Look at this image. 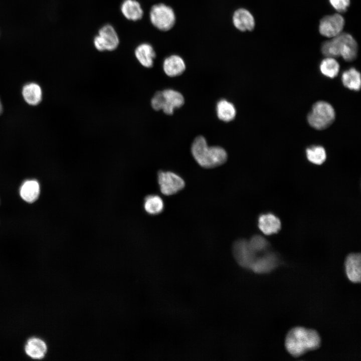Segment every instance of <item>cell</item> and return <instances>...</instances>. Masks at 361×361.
I'll use <instances>...</instances> for the list:
<instances>
[{
  "mask_svg": "<svg viewBox=\"0 0 361 361\" xmlns=\"http://www.w3.org/2000/svg\"><path fill=\"white\" fill-rule=\"evenodd\" d=\"M163 94V112L167 115H172L176 108L182 107L185 102L183 95L175 90L168 89L162 91Z\"/></svg>",
  "mask_w": 361,
  "mask_h": 361,
  "instance_id": "11",
  "label": "cell"
},
{
  "mask_svg": "<svg viewBox=\"0 0 361 361\" xmlns=\"http://www.w3.org/2000/svg\"><path fill=\"white\" fill-rule=\"evenodd\" d=\"M258 226L263 234L270 235L277 233L280 230L281 222L272 213L263 214L258 219Z\"/></svg>",
  "mask_w": 361,
  "mask_h": 361,
  "instance_id": "17",
  "label": "cell"
},
{
  "mask_svg": "<svg viewBox=\"0 0 361 361\" xmlns=\"http://www.w3.org/2000/svg\"><path fill=\"white\" fill-rule=\"evenodd\" d=\"M232 250L233 256L238 264L242 268L251 269L257 258V254L251 249L248 241L245 239L236 241L233 244Z\"/></svg>",
  "mask_w": 361,
  "mask_h": 361,
  "instance_id": "8",
  "label": "cell"
},
{
  "mask_svg": "<svg viewBox=\"0 0 361 361\" xmlns=\"http://www.w3.org/2000/svg\"><path fill=\"white\" fill-rule=\"evenodd\" d=\"M307 159L311 163L320 165L326 159V154L324 148L321 146H312L306 150Z\"/></svg>",
  "mask_w": 361,
  "mask_h": 361,
  "instance_id": "25",
  "label": "cell"
},
{
  "mask_svg": "<svg viewBox=\"0 0 361 361\" xmlns=\"http://www.w3.org/2000/svg\"><path fill=\"white\" fill-rule=\"evenodd\" d=\"M93 43L95 48L99 52L113 51L120 43V39L114 27L109 24L102 26L98 34L94 37Z\"/></svg>",
  "mask_w": 361,
  "mask_h": 361,
  "instance_id": "6",
  "label": "cell"
},
{
  "mask_svg": "<svg viewBox=\"0 0 361 361\" xmlns=\"http://www.w3.org/2000/svg\"><path fill=\"white\" fill-rule=\"evenodd\" d=\"M341 80L343 85L350 90L358 91L360 89V74L354 68H351L343 72Z\"/></svg>",
  "mask_w": 361,
  "mask_h": 361,
  "instance_id": "21",
  "label": "cell"
},
{
  "mask_svg": "<svg viewBox=\"0 0 361 361\" xmlns=\"http://www.w3.org/2000/svg\"><path fill=\"white\" fill-rule=\"evenodd\" d=\"M216 110L219 119L224 122L233 120L236 115V110L233 104L226 99H221L218 102Z\"/></svg>",
  "mask_w": 361,
  "mask_h": 361,
  "instance_id": "20",
  "label": "cell"
},
{
  "mask_svg": "<svg viewBox=\"0 0 361 361\" xmlns=\"http://www.w3.org/2000/svg\"><path fill=\"white\" fill-rule=\"evenodd\" d=\"M151 105L152 108L158 111L162 109L163 105V94L162 91L155 93L151 100Z\"/></svg>",
  "mask_w": 361,
  "mask_h": 361,
  "instance_id": "28",
  "label": "cell"
},
{
  "mask_svg": "<svg viewBox=\"0 0 361 361\" xmlns=\"http://www.w3.org/2000/svg\"><path fill=\"white\" fill-rule=\"evenodd\" d=\"M321 52L327 57L341 56L346 61H352L357 56V44L351 35L341 33L324 42L321 46Z\"/></svg>",
  "mask_w": 361,
  "mask_h": 361,
  "instance_id": "3",
  "label": "cell"
},
{
  "mask_svg": "<svg viewBox=\"0 0 361 361\" xmlns=\"http://www.w3.org/2000/svg\"><path fill=\"white\" fill-rule=\"evenodd\" d=\"M335 117L333 107L328 102L319 101L312 106L311 110L307 115V121L313 128L322 130L332 123Z\"/></svg>",
  "mask_w": 361,
  "mask_h": 361,
  "instance_id": "5",
  "label": "cell"
},
{
  "mask_svg": "<svg viewBox=\"0 0 361 361\" xmlns=\"http://www.w3.org/2000/svg\"><path fill=\"white\" fill-rule=\"evenodd\" d=\"M321 342L320 335L316 330L296 326L287 333L285 346L292 356L299 357L309 351L318 349Z\"/></svg>",
  "mask_w": 361,
  "mask_h": 361,
  "instance_id": "1",
  "label": "cell"
},
{
  "mask_svg": "<svg viewBox=\"0 0 361 361\" xmlns=\"http://www.w3.org/2000/svg\"><path fill=\"white\" fill-rule=\"evenodd\" d=\"M22 94L27 103L32 105L38 104L42 99V90L36 83H29L23 88Z\"/></svg>",
  "mask_w": 361,
  "mask_h": 361,
  "instance_id": "22",
  "label": "cell"
},
{
  "mask_svg": "<svg viewBox=\"0 0 361 361\" xmlns=\"http://www.w3.org/2000/svg\"><path fill=\"white\" fill-rule=\"evenodd\" d=\"M344 24V19L339 14L326 16L320 21L319 31L321 35L332 38L341 33Z\"/></svg>",
  "mask_w": 361,
  "mask_h": 361,
  "instance_id": "9",
  "label": "cell"
},
{
  "mask_svg": "<svg viewBox=\"0 0 361 361\" xmlns=\"http://www.w3.org/2000/svg\"><path fill=\"white\" fill-rule=\"evenodd\" d=\"M149 18L152 26L162 32L172 29L176 20L173 9L164 3H158L153 5L149 11Z\"/></svg>",
  "mask_w": 361,
  "mask_h": 361,
  "instance_id": "4",
  "label": "cell"
},
{
  "mask_svg": "<svg viewBox=\"0 0 361 361\" xmlns=\"http://www.w3.org/2000/svg\"><path fill=\"white\" fill-rule=\"evenodd\" d=\"M157 181L160 192L166 196H170L178 193L185 186L184 180L181 176L169 171L158 172Z\"/></svg>",
  "mask_w": 361,
  "mask_h": 361,
  "instance_id": "7",
  "label": "cell"
},
{
  "mask_svg": "<svg viewBox=\"0 0 361 361\" xmlns=\"http://www.w3.org/2000/svg\"><path fill=\"white\" fill-rule=\"evenodd\" d=\"M120 11L126 19L132 22L140 20L144 14L141 4L137 0H123L120 5Z\"/></svg>",
  "mask_w": 361,
  "mask_h": 361,
  "instance_id": "16",
  "label": "cell"
},
{
  "mask_svg": "<svg viewBox=\"0 0 361 361\" xmlns=\"http://www.w3.org/2000/svg\"><path fill=\"white\" fill-rule=\"evenodd\" d=\"M319 69L324 76L333 78L338 74L339 65L334 58L326 57L321 62Z\"/></svg>",
  "mask_w": 361,
  "mask_h": 361,
  "instance_id": "24",
  "label": "cell"
},
{
  "mask_svg": "<svg viewBox=\"0 0 361 361\" xmlns=\"http://www.w3.org/2000/svg\"><path fill=\"white\" fill-rule=\"evenodd\" d=\"M346 276L352 282H360L361 256L360 253H352L346 257L344 263Z\"/></svg>",
  "mask_w": 361,
  "mask_h": 361,
  "instance_id": "12",
  "label": "cell"
},
{
  "mask_svg": "<svg viewBox=\"0 0 361 361\" xmlns=\"http://www.w3.org/2000/svg\"><path fill=\"white\" fill-rule=\"evenodd\" d=\"M145 211L151 215L160 214L164 209V203L162 199L158 195H151L145 197L144 201Z\"/></svg>",
  "mask_w": 361,
  "mask_h": 361,
  "instance_id": "23",
  "label": "cell"
},
{
  "mask_svg": "<svg viewBox=\"0 0 361 361\" xmlns=\"http://www.w3.org/2000/svg\"><path fill=\"white\" fill-rule=\"evenodd\" d=\"M191 152L197 163L204 168L218 166L227 159V153L224 148L218 146H208L203 136H199L194 139Z\"/></svg>",
  "mask_w": 361,
  "mask_h": 361,
  "instance_id": "2",
  "label": "cell"
},
{
  "mask_svg": "<svg viewBox=\"0 0 361 361\" xmlns=\"http://www.w3.org/2000/svg\"><path fill=\"white\" fill-rule=\"evenodd\" d=\"M2 111H3V107H2V103H1V102L0 100V114L2 112Z\"/></svg>",
  "mask_w": 361,
  "mask_h": 361,
  "instance_id": "29",
  "label": "cell"
},
{
  "mask_svg": "<svg viewBox=\"0 0 361 361\" xmlns=\"http://www.w3.org/2000/svg\"><path fill=\"white\" fill-rule=\"evenodd\" d=\"M164 72L169 77L178 76L186 70V64L184 59L179 55H170L164 59L162 64Z\"/></svg>",
  "mask_w": 361,
  "mask_h": 361,
  "instance_id": "15",
  "label": "cell"
},
{
  "mask_svg": "<svg viewBox=\"0 0 361 361\" xmlns=\"http://www.w3.org/2000/svg\"><path fill=\"white\" fill-rule=\"evenodd\" d=\"M248 243L251 249L256 254L259 253H265L269 246L267 240L259 235L252 237L248 241Z\"/></svg>",
  "mask_w": 361,
  "mask_h": 361,
  "instance_id": "26",
  "label": "cell"
},
{
  "mask_svg": "<svg viewBox=\"0 0 361 361\" xmlns=\"http://www.w3.org/2000/svg\"><path fill=\"white\" fill-rule=\"evenodd\" d=\"M330 5L339 13L345 12L350 4V0H329Z\"/></svg>",
  "mask_w": 361,
  "mask_h": 361,
  "instance_id": "27",
  "label": "cell"
},
{
  "mask_svg": "<svg viewBox=\"0 0 361 361\" xmlns=\"http://www.w3.org/2000/svg\"><path fill=\"white\" fill-rule=\"evenodd\" d=\"M134 55L141 65L150 68L153 65L156 53L150 44L142 43L139 44L135 49Z\"/></svg>",
  "mask_w": 361,
  "mask_h": 361,
  "instance_id": "14",
  "label": "cell"
},
{
  "mask_svg": "<svg viewBox=\"0 0 361 361\" xmlns=\"http://www.w3.org/2000/svg\"><path fill=\"white\" fill-rule=\"evenodd\" d=\"M277 255L270 252L265 253L260 257H257L251 270L256 273H267L275 268L278 265Z\"/></svg>",
  "mask_w": 361,
  "mask_h": 361,
  "instance_id": "13",
  "label": "cell"
},
{
  "mask_svg": "<svg viewBox=\"0 0 361 361\" xmlns=\"http://www.w3.org/2000/svg\"><path fill=\"white\" fill-rule=\"evenodd\" d=\"M47 345L45 342L38 338L29 339L25 346L26 353L34 359H41L47 352Z\"/></svg>",
  "mask_w": 361,
  "mask_h": 361,
  "instance_id": "19",
  "label": "cell"
},
{
  "mask_svg": "<svg viewBox=\"0 0 361 361\" xmlns=\"http://www.w3.org/2000/svg\"><path fill=\"white\" fill-rule=\"evenodd\" d=\"M40 194V187L38 182L35 179H28L25 181L20 189V195L22 199L29 203L35 202Z\"/></svg>",
  "mask_w": 361,
  "mask_h": 361,
  "instance_id": "18",
  "label": "cell"
},
{
  "mask_svg": "<svg viewBox=\"0 0 361 361\" xmlns=\"http://www.w3.org/2000/svg\"><path fill=\"white\" fill-rule=\"evenodd\" d=\"M234 27L242 32L252 31L255 26V21L251 13L246 9L240 8L236 10L232 16Z\"/></svg>",
  "mask_w": 361,
  "mask_h": 361,
  "instance_id": "10",
  "label": "cell"
}]
</instances>
